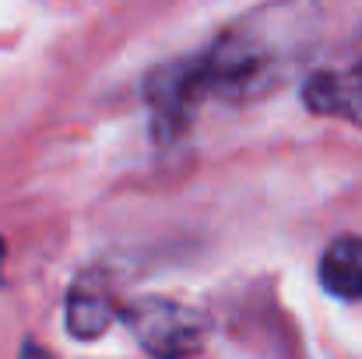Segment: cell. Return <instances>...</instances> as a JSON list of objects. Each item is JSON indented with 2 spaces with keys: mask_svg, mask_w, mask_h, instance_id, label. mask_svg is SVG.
Here are the masks:
<instances>
[{
  "mask_svg": "<svg viewBox=\"0 0 362 359\" xmlns=\"http://www.w3.org/2000/svg\"><path fill=\"white\" fill-rule=\"evenodd\" d=\"M317 35V11L306 0L267 4L226 28L201 57L183 60L197 103H253L281 89Z\"/></svg>",
  "mask_w": 362,
  "mask_h": 359,
  "instance_id": "1",
  "label": "cell"
},
{
  "mask_svg": "<svg viewBox=\"0 0 362 359\" xmlns=\"http://www.w3.org/2000/svg\"><path fill=\"white\" fill-rule=\"evenodd\" d=\"M123 324L141 342V349L155 359H187L201 353L208 342L211 321L197 307H183L176 300L144 296L120 310Z\"/></svg>",
  "mask_w": 362,
  "mask_h": 359,
  "instance_id": "2",
  "label": "cell"
},
{
  "mask_svg": "<svg viewBox=\"0 0 362 359\" xmlns=\"http://www.w3.org/2000/svg\"><path fill=\"white\" fill-rule=\"evenodd\" d=\"M303 99L317 117H338L362 127V74L352 71H317L303 85Z\"/></svg>",
  "mask_w": 362,
  "mask_h": 359,
  "instance_id": "3",
  "label": "cell"
},
{
  "mask_svg": "<svg viewBox=\"0 0 362 359\" xmlns=\"http://www.w3.org/2000/svg\"><path fill=\"white\" fill-rule=\"evenodd\" d=\"M117 317V300L106 278L81 275L67 292V331L74 338H99Z\"/></svg>",
  "mask_w": 362,
  "mask_h": 359,
  "instance_id": "4",
  "label": "cell"
},
{
  "mask_svg": "<svg viewBox=\"0 0 362 359\" xmlns=\"http://www.w3.org/2000/svg\"><path fill=\"white\" fill-rule=\"evenodd\" d=\"M320 282L338 300H362V237H338L324 250Z\"/></svg>",
  "mask_w": 362,
  "mask_h": 359,
  "instance_id": "5",
  "label": "cell"
},
{
  "mask_svg": "<svg viewBox=\"0 0 362 359\" xmlns=\"http://www.w3.org/2000/svg\"><path fill=\"white\" fill-rule=\"evenodd\" d=\"M356 71L362 74V39H359V64H356Z\"/></svg>",
  "mask_w": 362,
  "mask_h": 359,
  "instance_id": "6",
  "label": "cell"
}]
</instances>
